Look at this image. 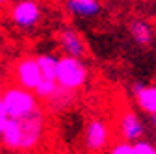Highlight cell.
<instances>
[{"label":"cell","instance_id":"obj_15","mask_svg":"<svg viewBox=\"0 0 156 154\" xmlns=\"http://www.w3.org/2000/svg\"><path fill=\"white\" fill-rule=\"evenodd\" d=\"M108 154H134V143L121 139V141H115L110 145Z\"/></svg>","mask_w":156,"mask_h":154},{"label":"cell","instance_id":"obj_3","mask_svg":"<svg viewBox=\"0 0 156 154\" xmlns=\"http://www.w3.org/2000/svg\"><path fill=\"white\" fill-rule=\"evenodd\" d=\"M89 65L82 58H73V56H62L60 58V67H58V84L71 91H80L89 82Z\"/></svg>","mask_w":156,"mask_h":154},{"label":"cell","instance_id":"obj_1","mask_svg":"<svg viewBox=\"0 0 156 154\" xmlns=\"http://www.w3.org/2000/svg\"><path fill=\"white\" fill-rule=\"evenodd\" d=\"M47 111L41 106L24 117H0V136L2 145L13 152H30L41 147L47 138Z\"/></svg>","mask_w":156,"mask_h":154},{"label":"cell","instance_id":"obj_5","mask_svg":"<svg viewBox=\"0 0 156 154\" xmlns=\"http://www.w3.org/2000/svg\"><path fill=\"white\" fill-rule=\"evenodd\" d=\"M13 80L17 86L35 91V87L43 80V71L37 61V56H23L13 65Z\"/></svg>","mask_w":156,"mask_h":154},{"label":"cell","instance_id":"obj_18","mask_svg":"<svg viewBox=\"0 0 156 154\" xmlns=\"http://www.w3.org/2000/svg\"><path fill=\"white\" fill-rule=\"evenodd\" d=\"M8 2H9V0H0V4H2V6H6Z\"/></svg>","mask_w":156,"mask_h":154},{"label":"cell","instance_id":"obj_16","mask_svg":"<svg viewBox=\"0 0 156 154\" xmlns=\"http://www.w3.org/2000/svg\"><path fill=\"white\" fill-rule=\"evenodd\" d=\"M134 154H156V145L149 139H140L134 143Z\"/></svg>","mask_w":156,"mask_h":154},{"label":"cell","instance_id":"obj_17","mask_svg":"<svg viewBox=\"0 0 156 154\" xmlns=\"http://www.w3.org/2000/svg\"><path fill=\"white\" fill-rule=\"evenodd\" d=\"M149 117H151V124L156 128V113H152V115H149Z\"/></svg>","mask_w":156,"mask_h":154},{"label":"cell","instance_id":"obj_12","mask_svg":"<svg viewBox=\"0 0 156 154\" xmlns=\"http://www.w3.org/2000/svg\"><path fill=\"white\" fill-rule=\"evenodd\" d=\"M128 33L132 37V41L140 47H149L152 43V28L143 19H134V21H130Z\"/></svg>","mask_w":156,"mask_h":154},{"label":"cell","instance_id":"obj_2","mask_svg":"<svg viewBox=\"0 0 156 154\" xmlns=\"http://www.w3.org/2000/svg\"><path fill=\"white\" fill-rule=\"evenodd\" d=\"M41 108V99L30 89L9 84L2 89L0 97V117H24Z\"/></svg>","mask_w":156,"mask_h":154},{"label":"cell","instance_id":"obj_9","mask_svg":"<svg viewBox=\"0 0 156 154\" xmlns=\"http://www.w3.org/2000/svg\"><path fill=\"white\" fill-rule=\"evenodd\" d=\"M132 95H134V99H136L138 108L143 113H147V115L156 113V86L134 84L132 86Z\"/></svg>","mask_w":156,"mask_h":154},{"label":"cell","instance_id":"obj_13","mask_svg":"<svg viewBox=\"0 0 156 154\" xmlns=\"http://www.w3.org/2000/svg\"><path fill=\"white\" fill-rule=\"evenodd\" d=\"M37 61H39V65H41L43 78H50V80L58 78V67H60V58L58 56L43 52V54L37 56Z\"/></svg>","mask_w":156,"mask_h":154},{"label":"cell","instance_id":"obj_14","mask_svg":"<svg viewBox=\"0 0 156 154\" xmlns=\"http://www.w3.org/2000/svg\"><path fill=\"white\" fill-rule=\"evenodd\" d=\"M60 87V84H58V80H50V78H43L41 80V84H39L37 87H35V95L39 99H41V102H45V100H48L52 95L56 93V89Z\"/></svg>","mask_w":156,"mask_h":154},{"label":"cell","instance_id":"obj_6","mask_svg":"<svg viewBox=\"0 0 156 154\" xmlns=\"http://www.w3.org/2000/svg\"><path fill=\"white\" fill-rule=\"evenodd\" d=\"M110 124L104 117H91L84 128V145L91 152H101L110 145Z\"/></svg>","mask_w":156,"mask_h":154},{"label":"cell","instance_id":"obj_10","mask_svg":"<svg viewBox=\"0 0 156 154\" xmlns=\"http://www.w3.org/2000/svg\"><path fill=\"white\" fill-rule=\"evenodd\" d=\"M74 100H76V91H71V89H65V87L60 86L52 97L48 100H45V106H47V110H50L54 113L56 111L62 113V111L69 110L74 104Z\"/></svg>","mask_w":156,"mask_h":154},{"label":"cell","instance_id":"obj_7","mask_svg":"<svg viewBox=\"0 0 156 154\" xmlns=\"http://www.w3.org/2000/svg\"><path fill=\"white\" fill-rule=\"evenodd\" d=\"M58 45H60L63 56H73V58H84L87 52L86 41L80 35V32H76L73 26H65L58 33Z\"/></svg>","mask_w":156,"mask_h":154},{"label":"cell","instance_id":"obj_11","mask_svg":"<svg viewBox=\"0 0 156 154\" xmlns=\"http://www.w3.org/2000/svg\"><path fill=\"white\" fill-rule=\"evenodd\" d=\"M65 9L78 17V19H91L97 17L101 13V4L97 0H91V2H82V0H65Z\"/></svg>","mask_w":156,"mask_h":154},{"label":"cell","instance_id":"obj_19","mask_svg":"<svg viewBox=\"0 0 156 154\" xmlns=\"http://www.w3.org/2000/svg\"><path fill=\"white\" fill-rule=\"evenodd\" d=\"M82 2H91V0H82Z\"/></svg>","mask_w":156,"mask_h":154},{"label":"cell","instance_id":"obj_8","mask_svg":"<svg viewBox=\"0 0 156 154\" xmlns=\"http://www.w3.org/2000/svg\"><path fill=\"white\" fill-rule=\"evenodd\" d=\"M117 126H119L121 138L126 139V141H130V143L140 141V139H143V136H145V124H143V121L140 119V115L136 113V111H132V110H125V111L121 113Z\"/></svg>","mask_w":156,"mask_h":154},{"label":"cell","instance_id":"obj_4","mask_svg":"<svg viewBox=\"0 0 156 154\" xmlns=\"http://www.w3.org/2000/svg\"><path fill=\"white\" fill-rule=\"evenodd\" d=\"M43 9L37 0H17L11 4L9 9V21L19 30H32L41 23Z\"/></svg>","mask_w":156,"mask_h":154}]
</instances>
